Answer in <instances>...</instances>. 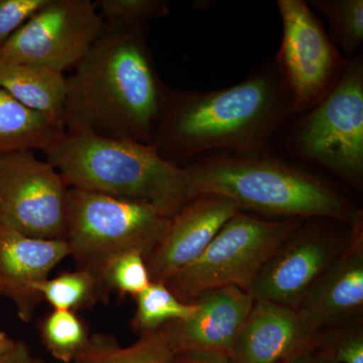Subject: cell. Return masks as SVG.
I'll use <instances>...</instances> for the list:
<instances>
[{
    "label": "cell",
    "instance_id": "1",
    "mask_svg": "<svg viewBox=\"0 0 363 363\" xmlns=\"http://www.w3.org/2000/svg\"><path fill=\"white\" fill-rule=\"evenodd\" d=\"M147 26L105 25L67 77L65 133L152 145L171 88L147 44Z\"/></svg>",
    "mask_w": 363,
    "mask_h": 363
},
{
    "label": "cell",
    "instance_id": "2",
    "mask_svg": "<svg viewBox=\"0 0 363 363\" xmlns=\"http://www.w3.org/2000/svg\"><path fill=\"white\" fill-rule=\"evenodd\" d=\"M291 116L290 97L272 62L224 89L171 88L152 145L160 156L178 166L214 150L264 152Z\"/></svg>",
    "mask_w": 363,
    "mask_h": 363
},
{
    "label": "cell",
    "instance_id": "3",
    "mask_svg": "<svg viewBox=\"0 0 363 363\" xmlns=\"http://www.w3.org/2000/svg\"><path fill=\"white\" fill-rule=\"evenodd\" d=\"M187 168L192 198L223 195L240 210L350 226L362 213L328 182L262 152L207 157Z\"/></svg>",
    "mask_w": 363,
    "mask_h": 363
},
{
    "label": "cell",
    "instance_id": "4",
    "mask_svg": "<svg viewBox=\"0 0 363 363\" xmlns=\"http://www.w3.org/2000/svg\"><path fill=\"white\" fill-rule=\"evenodd\" d=\"M44 152L69 188L147 203L168 217L193 199L187 167L152 145L65 133Z\"/></svg>",
    "mask_w": 363,
    "mask_h": 363
},
{
    "label": "cell",
    "instance_id": "5",
    "mask_svg": "<svg viewBox=\"0 0 363 363\" xmlns=\"http://www.w3.org/2000/svg\"><path fill=\"white\" fill-rule=\"evenodd\" d=\"M168 218L147 203L69 188L66 242L70 257L77 269L89 272L101 281L102 269L112 257L138 252L145 259Z\"/></svg>",
    "mask_w": 363,
    "mask_h": 363
},
{
    "label": "cell",
    "instance_id": "6",
    "mask_svg": "<svg viewBox=\"0 0 363 363\" xmlns=\"http://www.w3.org/2000/svg\"><path fill=\"white\" fill-rule=\"evenodd\" d=\"M303 222L300 218L264 220L240 210L222 226L197 259L164 285L187 304L223 286L248 291L262 267Z\"/></svg>",
    "mask_w": 363,
    "mask_h": 363
},
{
    "label": "cell",
    "instance_id": "7",
    "mask_svg": "<svg viewBox=\"0 0 363 363\" xmlns=\"http://www.w3.org/2000/svg\"><path fill=\"white\" fill-rule=\"evenodd\" d=\"M286 147L362 190L363 185V57L350 60L337 86L294 123Z\"/></svg>",
    "mask_w": 363,
    "mask_h": 363
},
{
    "label": "cell",
    "instance_id": "8",
    "mask_svg": "<svg viewBox=\"0 0 363 363\" xmlns=\"http://www.w3.org/2000/svg\"><path fill=\"white\" fill-rule=\"evenodd\" d=\"M277 4L283 39L272 63L290 97L291 112L304 114L330 94L350 61L307 2L279 0Z\"/></svg>",
    "mask_w": 363,
    "mask_h": 363
},
{
    "label": "cell",
    "instance_id": "9",
    "mask_svg": "<svg viewBox=\"0 0 363 363\" xmlns=\"http://www.w3.org/2000/svg\"><path fill=\"white\" fill-rule=\"evenodd\" d=\"M68 190L58 169L33 150L0 155V229L66 241Z\"/></svg>",
    "mask_w": 363,
    "mask_h": 363
},
{
    "label": "cell",
    "instance_id": "10",
    "mask_svg": "<svg viewBox=\"0 0 363 363\" xmlns=\"http://www.w3.org/2000/svg\"><path fill=\"white\" fill-rule=\"evenodd\" d=\"M104 28L90 0H48L0 49V61L64 73L84 58Z\"/></svg>",
    "mask_w": 363,
    "mask_h": 363
},
{
    "label": "cell",
    "instance_id": "11",
    "mask_svg": "<svg viewBox=\"0 0 363 363\" xmlns=\"http://www.w3.org/2000/svg\"><path fill=\"white\" fill-rule=\"evenodd\" d=\"M262 267L248 293L296 310L306 294L350 242L329 219H307ZM341 223V222H340Z\"/></svg>",
    "mask_w": 363,
    "mask_h": 363
},
{
    "label": "cell",
    "instance_id": "12",
    "mask_svg": "<svg viewBox=\"0 0 363 363\" xmlns=\"http://www.w3.org/2000/svg\"><path fill=\"white\" fill-rule=\"evenodd\" d=\"M240 205L218 194L196 196L169 217L161 238L145 257L152 283H166L197 259Z\"/></svg>",
    "mask_w": 363,
    "mask_h": 363
},
{
    "label": "cell",
    "instance_id": "13",
    "mask_svg": "<svg viewBox=\"0 0 363 363\" xmlns=\"http://www.w3.org/2000/svg\"><path fill=\"white\" fill-rule=\"evenodd\" d=\"M296 311L314 334L362 318V213L351 226L348 245L315 281Z\"/></svg>",
    "mask_w": 363,
    "mask_h": 363
},
{
    "label": "cell",
    "instance_id": "14",
    "mask_svg": "<svg viewBox=\"0 0 363 363\" xmlns=\"http://www.w3.org/2000/svg\"><path fill=\"white\" fill-rule=\"evenodd\" d=\"M195 303L198 310L192 317L169 322L160 329L172 352L218 353L229 357L255 303L252 295L228 286L208 291Z\"/></svg>",
    "mask_w": 363,
    "mask_h": 363
},
{
    "label": "cell",
    "instance_id": "15",
    "mask_svg": "<svg viewBox=\"0 0 363 363\" xmlns=\"http://www.w3.org/2000/svg\"><path fill=\"white\" fill-rule=\"evenodd\" d=\"M68 257L65 240H35L0 229V297L13 303L21 321L32 322L44 301L38 286Z\"/></svg>",
    "mask_w": 363,
    "mask_h": 363
},
{
    "label": "cell",
    "instance_id": "16",
    "mask_svg": "<svg viewBox=\"0 0 363 363\" xmlns=\"http://www.w3.org/2000/svg\"><path fill=\"white\" fill-rule=\"evenodd\" d=\"M317 334L308 328L296 310L271 301L255 300L229 359L233 363H285L312 346Z\"/></svg>",
    "mask_w": 363,
    "mask_h": 363
},
{
    "label": "cell",
    "instance_id": "17",
    "mask_svg": "<svg viewBox=\"0 0 363 363\" xmlns=\"http://www.w3.org/2000/svg\"><path fill=\"white\" fill-rule=\"evenodd\" d=\"M0 88L26 108L64 128L67 77L62 72L0 61Z\"/></svg>",
    "mask_w": 363,
    "mask_h": 363
},
{
    "label": "cell",
    "instance_id": "18",
    "mask_svg": "<svg viewBox=\"0 0 363 363\" xmlns=\"http://www.w3.org/2000/svg\"><path fill=\"white\" fill-rule=\"evenodd\" d=\"M65 133L62 126L30 111L0 88V155L18 150H42Z\"/></svg>",
    "mask_w": 363,
    "mask_h": 363
},
{
    "label": "cell",
    "instance_id": "19",
    "mask_svg": "<svg viewBox=\"0 0 363 363\" xmlns=\"http://www.w3.org/2000/svg\"><path fill=\"white\" fill-rule=\"evenodd\" d=\"M174 353L161 331L140 334L130 346H121L113 336L91 334L74 363H172Z\"/></svg>",
    "mask_w": 363,
    "mask_h": 363
},
{
    "label": "cell",
    "instance_id": "20",
    "mask_svg": "<svg viewBox=\"0 0 363 363\" xmlns=\"http://www.w3.org/2000/svg\"><path fill=\"white\" fill-rule=\"evenodd\" d=\"M38 291L54 310L89 309L98 301L106 300L108 292L91 272L77 269L65 272L54 279H48L38 286Z\"/></svg>",
    "mask_w": 363,
    "mask_h": 363
},
{
    "label": "cell",
    "instance_id": "21",
    "mask_svg": "<svg viewBox=\"0 0 363 363\" xmlns=\"http://www.w3.org/2000/svg\"><path fill=\"white\" fill-rule=\"evenodd\" d=\"M135 300L136 310L131 326L138 334L160 330L164 325L177 320L189 319L198 310L195 302H182L164 283L152 281L136 296Z\"/></svg>",
    "mask_w": 363,
    "mask_h": 363
},
{
    "label": "cell",
    "instance_id": "22",
    "mask_svg": "<svg viewBox=\"0 0 363 363\" xmlns=\"http://www.w3.org/2000/svg\"><path fill=\"white\" fill-rule=\"evenodd\" d=\"M328 21L332 40L346 60L357 56L363 40L362 0H311L307 2Z\"/></svg>",
    "mask_w": 363,
    "mask_h": 363
},
{
    "label": "cell",
    "instance_id": "23",
    "mask_svg": "<svg viewBox=\"0 0 363 363\" xmlns=\"http://www.w3.org/2000/svg\"><path fill=\"white\" fill-rule=\"evenodd\" d=\"M40 336L55 359L71 363L84 347L89 334L75 312L54 310L40 322Z\"/></svg>",
    "mask_w": 363,
    "mask_h": 363
},
{
    "label": "cell",
    "instance_id": "24",
    "mask_svg": "<svg viewBox=\"0 0 363 363\" xmlns=\"http://www.w3.org/2000/svg\"><path fill=\"white\" fill-rule=\"evenodd\" d=\"M314 348L333 363H363L362 318L318 332Z\"/></svg>",
    "mask_w": 363,
    "mask_h": 363
},
{
    "label": "cell",
    "instance_id": "25",
    "mask_svg": "<svg viewBox=\"0 0 363 363\" xmlns=\"http://www.w3.org/2000/svg\"><path fill=\"white\" fill-rule=\"evenodd\" d=\"M102 285L107 292L116 291L121 295H140L152 283L145 257L138 252L121 253L112 257L101 272Z\"/></svg>",
    "mask_w": 363,
    "mask_h": 363
},
{
    "label": "cell",
    "instance_id": "26",
    "mask_svg": "<svg viewBox=\"0 0 363 363\" xmlns=\"http://www.w3.org/2000/svg\"><path fill=\"white\" fill-rule=\"evenodd\" d=\"M94 6L105 25L111 26H147L169 13V2L164 0H97Z\"/></svg>",
    "mask_w": 363,
    "mask_h": 363
},
{
    "label": "cell",
    "instance_id": "27",
    "mask_svg": "<svg viewBox=\"0 0 363 363\" xmlns=\"http://www.w3.org/2000/svg\"><path fill=\"white\" fill-rule=\"evenodd\" d=\"M48 0H0V49Z\"/></svg>",
    "mask_w": 363,
    "mask_h": 363
},
{
    "label": "cell",
    "instance_id": "28",
    "mask_svg": "<svg viewBox=\"0 0 363 363\" xmlns=\"http://www.w3.org/2000/svg\"><path fill=\"white\" fill-rule=\"evenodd\" d=\"M0 363H45L43 358L35 357L23 341H16L11 350L0 355Z\"/></svg>",
    "mask_w": 363,
    "mask_h": 363
},
{
    "label": "cell",
    "instance_id": "29",
    "mask_svg": "<svg viewBox=\"0 0 363 363\" xmlns=\"http://www.w3.org/2000/svg\"><path fill=\"white\" fill-rule=\"evenodd\" d=\"M172 363H233L226 355L210 352H182L174 355Z\"/></svg>",
    "mask_w": 363,
    "mask_h": 363
},
{
    "label": "cell",
    "instance_id": "30",
    "mask_svg": "<svg viewBox=\"0 0 363 363\" xmlns=\"http://www.w3.org/2000/svg\"><path fill=\"white\" fill-rule=\"evenodd\" d=\"M285 363H333L322 357L314 348V344L307 350L301 351L297 355L286 360Z\"/></svg>",
    "mask_w": 363,
    "mask_h": 363
},
{
    "label": "cell",
    "instance_id": "31",
    "mask_svg": "<svg viewBox=\"0 0 363 363\" xmlns=\"http://www.w3.org/2000/svg\"><path fill=\"white\" fill-rule=\"evenodd\" d=\"M16 344V340L9 337L6 333L0 332V355L4 354L11 350Z\"/></svg>",
    "mask_w": 363,
    "mask_h": 363
}]
</instances>
